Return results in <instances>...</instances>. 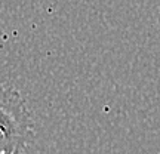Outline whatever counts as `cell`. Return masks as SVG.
Returning a JSON list of instances; mask_svg holds the SVG:
<instances>
[{"mask_svg":"<svg viewBox=\"0 0 160 154\" xmlns=\"http://www.w3.org/2000/svg\"><path fill=\"white\" fill-rule=\"evenodd\" d=\"M34 122L22 95L0 85V154H21L34 141Z\"/></svg>","mask_w":160,"mask_h":154,"instance_id":"cell-1","label":"cell"}]
</instances>
